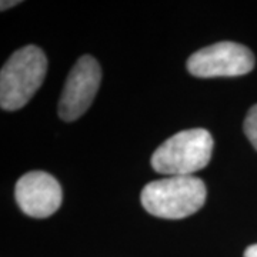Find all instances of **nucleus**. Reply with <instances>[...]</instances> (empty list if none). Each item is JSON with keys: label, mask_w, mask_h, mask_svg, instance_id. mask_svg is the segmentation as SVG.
I'll return each mask as SVG.
<instances>
[{"label": "nucleus", "mask_w": 257, "mask_h": 257, "mask_svg": "<svg viewBox=\"0 0 257 257\" xmlns=\"http://www.w3.org/2000/svg\"><path fill=\"white\" fill-rule=\"evenodd\" d=\"M244 133L250 140V143L257 150V104H254L250 110L247 116L244 119Z\"/></svg>", "instance_id": "nucleus-7"}, {"label": "nucleus", "mask_w": 257, "mask_h": 257, "mask_svg": "<svg viewBox=\"0 0 257 257\" xmlns=\"http://www.w3.org/2000/svg\"><path fill=\"white\" fill-rule=\"evenodd\" d=\"M19 3H20V2H16V0H15V2H5V0H3V2H2V8H0V9L6 10V9H9V8H12L13 5H19Z\"/></svg>", "instance_id": "nucleus-9"}, {"label": "nucleus", "mask_w": 257, "mask_h": 257, "mask_svg": "<svg viewBox=\"0 0 257 257\" xmlns=\"http://www.w3.org/2000/svg\"><path fill=\"white\" fill-rule=\"evenodd\" d=\"M206 184L196 176H169L146 184L142 206L160 219H184L199 211L206 202Z\"/></svg>", "instance_id": "nucleus-1"}, {"label": "nucleus", "mask_w": 257, "mask_h": 257, "mask_svg": "<svg viewBox=\"0 0 257 257\" xmlns=\"http://www.w3.org/2000/svg\"><path fill=\"white\" fill-rule=\"evenodd\" d=\"M47 72V59L42 49L29 45L16 50L2 67L0 106L3 110H19L39 90Z\"/></svg>", "instance_id": "nucleus-2"}, {"label": "nucleus", "mask_w": 257, "mask_h": 257, "mask_svg": "<svg viewBox=\"0 0 257 257\" xmlns=\"http://www.w3.org/2000/svg\"><path fill=\"white\" fill-rule=\"evenodd\" d=\"M244 257H257V243L256 244H251V246H248L246 248Z\"/></svg>", "instance_id": "nucleus-8"}, {"label": "nucleus", "mask_w": 257, "mask_h": 257, "mask_svg": "<svg viewBox=\"0 0 257 257\" xmlns=\"http://www.w3.org/2000/svg\"><path fill=\"white\" fill-rule=\"evenodd\" d=\"M254 56L243 45L219 42L194 52L187 60V70L194 77H236L251 72Z\"/></svg>", "instance_id": "nucleus-4"}, {"label": "nucleus", "mask_w": 257, "mask_h": 257, "mask_svg": "<svg viewBox=\"0 0 257 257\" xmlns=\"http://www.w3.org/2000/svg\"><path fill=\"white\" fill-rule=\"evenodd\" d=\"M213 138L206 128L182 130L165 140L152 156V167L166 176H193L209 165Z\"/></svg>", "instance_id": "nucleus-3"}, {"label": "nucleus", "mask_w": 257, "mask_h": 257, "mask_svg": "<svg viewBox=\"0 0 257 257\" xmlns=\"http://www.w3.org/2000/svg\"><path fill=\"white\" fill-rule=\"evenodd\" d=\"M101 80L97 60L89 55L82 56L66 79L59 100V116L64 121H74L84 114L94 100Z\"/></svg>", "instance_id": "nucleus-5"}, {"label": "nucleus", "mask_w": 257, "mask_h": 257, "mask_svg": "<svg viewBox=\"0 0 257 257\" xmlns=\"http://www.w3.org/2000/svg\"><path fill=\"white\" fill-rule=\"evenodd\" d=\"M15 197L25 214L35 219H45L59 210L63 192L53 176L35 170L19 179L15 187Z\"/></svg>", "instance_id": "nucleus-6"}]
</instances>
